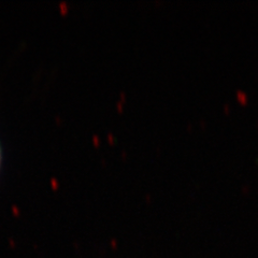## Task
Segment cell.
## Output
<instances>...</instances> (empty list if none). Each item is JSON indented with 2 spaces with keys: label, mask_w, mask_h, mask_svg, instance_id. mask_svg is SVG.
I'll list each match as a JSON object with an SVG mask.
<instances>
[{
  "label": "cell",
  "mask_w": 258,
  "mask_h": 258,
  "mask_svg": "<svg viewBox=\"0 0 258 258\" xmlns=\"http://www.w3.org/2000/svg\"><path fill=\"white\" fill-rule=\"evenodd\" d=\"M0 166H2V149H0Z\"/></svg>",
  "instance_id": "6da1fadb"
}]
</instances>
